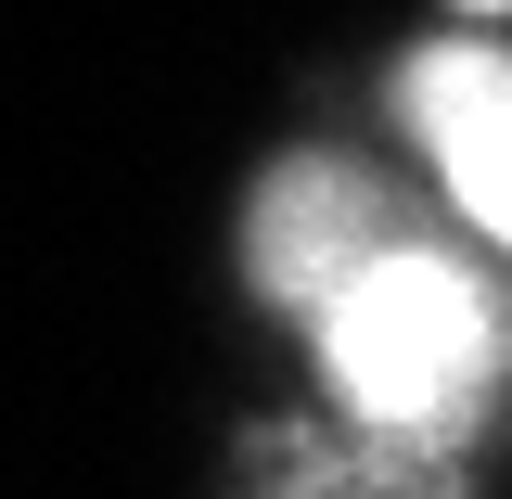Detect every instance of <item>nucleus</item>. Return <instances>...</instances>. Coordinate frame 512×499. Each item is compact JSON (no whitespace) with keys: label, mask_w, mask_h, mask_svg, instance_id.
Returning a JSON list of instances; mask_svg holds the SVG:
<instances>
[{"label":"nucleus","mask_w":512,"mask_h":499,"mask_svg":"<svg viewBox=\"0 0 512 499\" xmlns=\"http://www.w3.org/2000/svg\"><path fill=\"white\" fill-rule=\"evenodd\" d=\"M487 13H512V0H487Z\"/></svg>","instance_id":"20e7f679"},{"label":"nucleus","mask_w":512,"mask_h":499,"mask_svg":"<svg viewBox=\"0 0 512 499\" xmlns=\"http://www.w3.org/2000/svg\"><path fill=\"white\" fill-rule=\"evenodd\" d=\"M410 128L436 141L448 192L512 244V52H423L410 64Z\"/></svg>","instance_id":"f03ea898"},{"label":"nucleus","mask_w":512,"mask_h":499,"mask_svg":"<svg viewBox=\"0 0 512 499\" xmlns=\"http://www.w3.org/2000/svg\"><path fill=\"white\" fill-rule=\"evenodd\" d=\"M320 359H333L359 423L448 436V423H474V397L500 372V320L448 256H372L320 295Z\"/></svg>","instance_id":"f257e3e1"},{"label":"nucleus","mask_w":512,"mask_h":499,"mask_svg":"<svg viewBox=\"0 0 512 499\" xmlns=\"http://www.w3.org/2000/svg\"><path fill=\"white\" fill-rule=\"evenodd\" d=\"M359 244H372V192L333 180V167H295V180L256 205V269H269L295 308H320V295L359 269Z\"/></svg>","instance_id":"7ed1b4c3"}]
</instances>
